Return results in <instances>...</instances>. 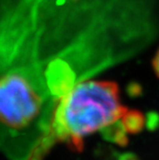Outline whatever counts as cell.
I'll return each mask as SVG.
<instances>
[{"mask_svg":"<svg viewBox=\"0 0 159 160\" xmlns=\"http://www.w3.org/2000/svg\"><path fill=\"white\" fill-rule=\"evenodd\" d=\"M127 109L115 82L93 79L79 82L57 102L39 160L57 142L80 152L85 137L99 132H116Z\"/></svg>","mask_w":159,"mask_h":160,"instance_id":"cell-1","label":"cell"},{"mask_svg":"<svg viewBox=\"0 0 159 160\" xmlns=\"http://www.w3.org/2000/svg\"><path fill=\"white\" fill-rule=\"evenodd\" d=\"M152 64V68H153V71H154L156 77L159 79V48L157 49V51L153 57Z\"/></svg>","mask_w":159,"mask_h":160,"instance_id":"cell-2","label":"cell"}]
</instances>
